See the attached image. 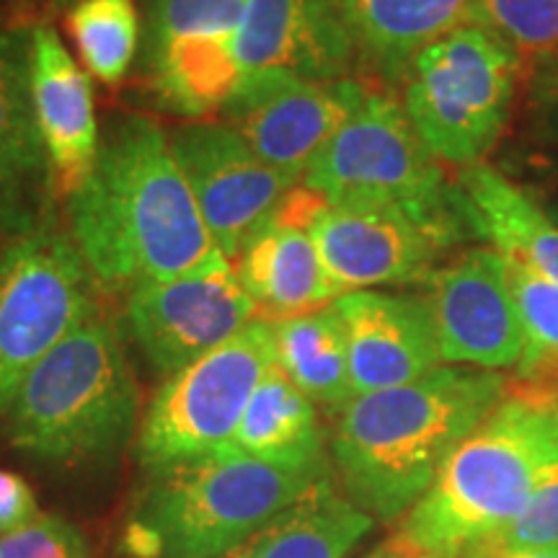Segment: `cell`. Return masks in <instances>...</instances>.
I'll return each mask as SVG.
<instances>
[{
    "mask_svg": "<svg viewBox=\"0 0 558 558\" xmlns=\"http://www.w3.org/2000/svg\"><path fill=\"white\" fill-rule=\"evenodd\" d=\"M465 558H558L554 554H522V550H505L497 546H484L478 550H473Z\"/></svg>",
    "mask_w": 558,
    "mask_h": 558,
    "instance_id": "obj_34",
    "label": "cell"
},
{
    "mask_svg": "<svg viewBox=\"0 0 558 558\" xmlns=\"http://www.w3.org/2000/svg\"><path fill=\"white\" fill-rule=\"evenodd\" d=\"M527 124L533 140L558 150V58L530 70Z\"/></svg>",
    "mask_w": 558,
    "mask_h": 558,
    "instance_id": "obj_31",
    "label": "cell"
},
{
    "mask_svg": "<svg viewBox=\"0 0 558 558\" xmlns=\"http://www.w3.org/2000/svg\"><path fill=\"white\" fill-rule=\"evenodd\" d=\"M369 90L354 78L311 81L288 73L241 78L222 107L230 124L271 171L298 186Z\"/></svg>",
    "mask_w": 558,
    "mask_h": 558,
    "instance_id": "obj_10",
    "label": "cell"
},
{
    "mask_svg": "<svg viewBox=\"0 0 558 558\" xmlns=\"http://www.w3.org/2000/svg\"><path fill=\"white\" fill-rule=\"evenodd\" d=\"M32 26L0 11V239L50 226V160L32 96Z\"/></svg>",
    "mask_w": 558,
    "mask_h": 558,
    "instance_id": "obj_15",
    "label": "cell"
},
{
    "mask_svg": "<svg viewBox=\"0 0 558 558\" xmlns=\"http://www.w3.org/2000/svg\"><path fill=\"white\" fill-rule=\"evenodd\" d=\"M360 58L383 78L403 81L416 54L463 26L481 24L478 0H344Z\"/></svg>",
    "mask_w": 558,
    "mask_h": 558,
    "instance_id": "obj_21",
    "label": "cell"
},
{
    "mask_svg": "<svg viewBox=\"0 0 558 558\" xmlns=\"http://www.w3.org/2000/svg\"><path fill=\"white\" fill-rule=\"evenodd\" d=\"M311 239L341 292L424 284L450 248L435 230L401 209L331 202L311 226Z\"/></svg>",
    "mask_w": 558,
    "mask_h": 558,
    "instance_id": "obj_14",
    "label": "cell"
},
{
    "mask_svg": "<svg viewBox=\"0 0 558 558\" xmlns=\"http://www.w3.org/2000/svg\"><path fill=\"white\" fill-rule=\"evenodd\" d=\"M11 445L47 463L111 458L137 427V383L122 333L90 318L21 383L9 411Z\"/></svg>",
    "mask_w": 558,
    "mask_h": 558,
    "instance_id": "obj_5",
    "label": "cell"
},
{
    "mask_svg": "<svg viewBox=\"0 0 558 558\" xmlns=\"http://www.w3.org/2000/svg\"><path fill=\"white\" fill-rule=\"evenodd\" d=\"M235 275L267 324L326 308L344 295L320 262L311 230L267 220L243 243Z\"/></svg>",
    "mask_w": 558,
    "mask_h": 558,
    "instance_id": "obj_20",
    "label": "cell"
},
{
    "mask_svg": "<svg viewBox=\"0 0 558 558\" xmlns=\"http://www.w3.org/2000/svg\"><path fill=\"white\" fill-rule=\"evenodd\" d=\"M215 246L230 262L292 186L226 122L181 124L169 135Z\"/></svg>",
    "mask_w": 558,
    "mask_h": 558,
    "instance_id": "obj_13",
    "label": "cell"
},
{
    "mask_svg": "<svg viewBox=\"0 0 558 558\" xmlns=\"http://www.w3.org/2000/svg\"><path fill=\"white\" fill-rule=\"evenodd\" d=\"M65 26L90 78L120 86L143 41L135 0H75Z\"/></svg>",
    "mask_w": 558,
    "mask_h": 558,
    "instance_id": "obj_26",
    "label": "cell"
},
{
    "mask_svg": "<svg viewBox=\"0 0 558 558\" xmlns=\"http://www.w3.org/2000/svg\"><path fill=\"white\" fill-rule=\"evenodd\" d=\"M484 26L518 50L527 68L558 58V0H478Z\"/></svg>",
    "mask_w": 558,
    "mask_h": 558,
    "instance_id": "obj_28",
    "label": "cell"
},
{
    "mask_svg": "<svg viewBox=\"0 0 558 558\" xmlns=\"http://www.w3.org/2000/svg\"><path fill=\"white\" fill-rule=\"evenodd\" d=\"M558 471V407L509 393L445 460L390 541L465 558L518 520Z\"/></svg>",
    "mask_w": 558,
    "mask_h": 558,
    "instance_id": "obj_3",
    "label": "cell"
},
{
    "mask_svg": "<svg viewBox=\"0 0 558 558\" xmlns=\"http://www.w3.org/2000/svg\"><path fill=\"white\" fill-rule=\"evenodd\" d=\"M367 558H437V556H429V554H418V550H411V548H403L399 546L396 541H388L383 543L378 550H373Z\"/></svg>",
    "mask_w": 558,
    "mask_h": 558,
    "instance_id": "obj_35",
    "label": "cell"
},
{
    "mask_svg": "<svg viewBox=\"0 0 558 558\" xmlns=\"http://www.w3.org/2000/svg\"><path fill=\"white\" fill-rule=\"evenodd\" d=\"M373 525L375 520L339 494L326 473L226 558H344Z\"/></svg>",
    "mask_w": 558,
    "mask_h": 558,
    "instance_id": "obj_22",
    "label": "cell"
},
{
    "mask_svg": "<svg viewBox=\"0 0 558 558\" xmlns=\"http://www.w3.org/2000/svg\"><path fill=\"white\" fill-rule=\"evenodd\" d=\"M235 58L241 78L259 73L349 78L357 47L344 0H248L235 34Z\"/></svg>",
    "mask_w": 558,
    "mask_h": 558,
    "instance_id": "obj_16",
    "label": "cell"
},
{
    "mask_svg": "<svg viewBox=\"0 0 558 558\" xmlns=\"http://www.w3.org/2000/svg\"><path fill=\"white\" fill-rule=\"evenodd\" d=\"M333 305L347 326L354 396L407 386L442 367L427 298L354 290Z\"/></svg>",
    "mask_w": 558,
    "mask_h": 558,
    "instance_id": "obj_17",
    "label": "cell"
},
{
    "mask_svg": "<svg viewBox=\"0 0 558 558\" xmlns=\"http://www.w3.org/2000/svg\"><path fill=\"white\" fill-rule=\"evenodd\" d=\"M230 448L288 469L329 465L316 403L277 367V362L251 396Z\"/></svg>",
    "mask_w": 558,
    "mask_h": 558,
    "instance_id": "obj_23",
    "label": "cell"
},
{
    "mask_svg": "<svg viewBox=\"0 0 558 558\" xmlns=\"http://www.w3.org/2000/svg\"><path fill=\"white\" fill-rule=\"evenodd\" d=\"M39 518L37 497L19 473L0 469V535L16 533Z\"/></svg>",
    "mask_w": 558,
    "mask_h": 558,
    "instance_id": "obj_32",
    "label": "cell"
},
{
    "mask_svg": "<svg viewBox=\"0 0 558 558\" xmlns=\"http://www.w3.org/2000/svg\"><path fill=\"white\" fill-rule=\"evenodd\" d=\"M96 318V277L52 226L0 243V414L60 341Z\"/></svg>",
    "mask_w": 558,
    "mask_h": 558,
    "instance_id": "obj_8",
    "label": "cell"
},
{
    "mask_svg": "<svg viewBox=\"0 0 558 558\" xmlns=\"http://www.w3.org/2000/svg\"><path fill=\"white\" fill-rule=\"evenodd\" d=\"M303 184L331 205L401 209L450 246L469 228L442 160L416 135L403 104L388 94H367L313 158Z\"/></svg>",
    "mask_w": 558,
    "mask_h": 558,
    "instance_id": "obj_6",
    "label": "cell"
},
{
    "mask_svg": "<svg viewBox=\"0 0 558 558\" xmlns=\"http://www.w3.org/2000/svg\"><path fill=\"white\" fill-rule=\"evenodd\" d=\"M32 96L54 197L70 199L94 171L101 135L90 75L73 60L50 24L32 26Z\"/></svg>",
    "mask_w": 558,
    "mask_h": 558,
    "instance_id": "obj_18",
    "label": "cell"
},
{
    "mask_svg": "<svg viewBox=\"0 0 558 558\" xmlns=\"http://www.w3.org/2000/svg\"><path fill=\"white\" fill-rule=\"evenodd\" d=\"M530 194H533L535 202H538V205L550 215V220L558 222V173L543 181L538 192H530Z\"/></svg>",
    "mask_w": 558,
    "mask_h": 558,
    "instance_id": "obj_33",
    "label": "cell"
},
{
    "mask_svg": "<svg viewBox=\"0 0 558 558\" xmlns=\"http://www.w3.org/2000/svg\"><path fill=\"white\" fill-rule=\"evenodd\" d=\"M331 473L288 469L235 448L148 471L128 548L137 558H226Z\"/></svg>",
    "mask_w": 558,
    "mask_h": 558,
    "instance_id": "obj_4",
    "label": "cell"
},
{
    "mask_svg": "<svg viewBox=\"0 0 558 558\" xmlns=\"http://www.w3.org/2000/svg\"><path fill=\"white\" fill-rule=\"evenodd\" d=\"M507 264L522 320V357L509 393L558 407V282Z\"/></svg>",
    "mask_w": 558,
    "mask_h": 558,
    "instance_id": "obj_25",
    "label": "cell"
},
{
    "mask_svg": "<svg viewBox=\"0 0 558 558\" xmlns=\"http://www.w3.org/2000/svg\"><path fill=\"white\" fill-rule=\"evenodd\" d=\"M525 73L527 62L509 41L471 24L416 54L401 104L435 158L465 169L505 135Z\"/></svg>",
    "mask_w": 558,
    "mask_h": 558,
    "instance_id": "obj_7",
    "label": "cell"
},
{
    "mask_svg": "<svg viewBox=\"0 0 558 558\" xmlns=\"http://www.w3.org/2000/svg\"><path fill=\"white\" fill-rule=\"evenodd\" d=\"M456 194L465 226L492 243L497 254L558 282V222L533 194L486 160L460 169Z\"/></svg>",
    "mask_w": 558,
    "mask_h": 558,
    "instance_id": "obj_19",
    "label": "cell"
},
{
    "mask_svg": "<svg viewBox=\"0 0 558 558\" xmlns=\"http://www.w3.org/2000/svg\"><path fill=\"white\" fill-rule=\"evenodd\" d=\"M70 202V230L96 282L135 290L222 259L169 135L148 117L109 120L94 171Z\"/></svg>",
    "mask_w": 558,
    "mask_h": 558,
    "instance_id": "obj_1",
    "label": "cell"
},
{
    "mask_svg": "<svg viewBox=\"0 0 558 558\" xmlns=\"http://www.w3.org/2000/svg\"><path fill=\"white\" fill-rule=\"evenodd\" d=\"M442 365L505 373L522 357V320L509 264L494 248H471L427 279Z\"/></svg>",
    "mask_w": 558,
    "mask_h": 558,
    "instance_id": "obj_12",
    "label": "cell"
},
{
    "mask_svg": "<svg viewBox=\"0 0 558 558\" xmlns=\"http://www.w3.org/2000/svg\"><path fill=\"white\" fill-rule=\"evenodd\" d=\"M47 3H50L52 5V9H70V5H73L75 3V0H47Z\"/></svg>",
    "mask_w": 558,
    "mask_h": 558,
    "instance_id": "obj_36",
    "label": "cell"
},
{
    "mask_svg": "<svg viewBox=\"0 0 558 558\" xmlns=\"http://www.w3.org/2000/svg\"><path fill=\"white\" fill-rule=\"evenodd\" d=\"M248 0H148L140 52L143 58L179 41L233 45Z\"/></svg>",
    "mask_w": 558,
    "mask_h": 558,
    "instance_id": "obj_27",
    "label": "cell"
},
{
    "mask_svg": "<svg viewBox=\"0 0 558 558\" xmlns=\"http://www.w3.org/2000/svg\"><path fill=\"white\" fill-rule=\"evenodd\" d=\"M507 390L505 373L442 365L407 386L354 396L331 435L344 494L373 520L407 518Z\"/></svg>",
    "mask_w": 558,
    "mask_h": 558,
    "instance_id": "obj_2",
    "label": "cell"
},
{
    "mask_svg": "<svg viewBox=\"0 0 558 558\" xmlns=\"http://www.w3.org/2000/svg\"><path fill=\"white\" fill-rule=\"evenodd\" d=\"M124 313L145 360L169 378L259 318L228 256L190 275L140 284L130 290Z\"/></svg>",
    "mask_w": 558,
    "mask_h": 558,
    "instance_id": "obj_11",
    "label": "cell"
},
{
    "mask_svg": "<svg viewBox=\"0 0 558 558\" xmlns=\"http://www.w3.org/2000/svg\"><path fill=\"white\" fill-rule=\"evenodd\" d=\"M275 362L271 324L256 318L226 344L173 373L140 427L137 452L145 469L228 448L251 396Z\"/></svg>",
    "mask_w": 558,
    "mask_h": 558,
    "instance_id": "obj_9",
    "label": "cell"
},
{
    "mask_svg": "<svg viewBox=\"0 0 558 558\" xmlns=\"http://www.w3.org/2000/svg\"><path fill=\"white\" fill-rule=\"evenodd\" d=\"M0 558H90L81 530L58 514H39L16 533L0 535Z\"/></svg>",
    "mask_w": 558,
    "mask_h": 558,
    "instance_id": "obj_30",
    "label": "cell"
},
{
    "mask_svg": "<svg viewBox=\"0 0 558 558\" xmlns=\"http://www.w3.org/2000/svg\"><path fill=\"white\" fill-rule=\"evenodd\" d=\"M486 546L558 556V471L535 492L520 518L509 522Z\"/></svg>",
    "mask_w": 558,
    "mask_h": 558,
    "instance_id": "obj_29",
    "label": "cell"
},
{
    "mask_svg": "<svg viewBox=\"0 0 558 558\" xmlns=\"http://www.w3.org/2000/svg\"><path fill=\"white\" fill-rule=\"evenodd\" d=\"M271 333L277 367L313 403L341 411L354 399L347 326L337 305L275 320Z\"/></svg>",
    "mask_w": 558,
    "mask_h": 558,
    "instance_id": "obj_24",
    "label": "cell"
}]
</instances>
